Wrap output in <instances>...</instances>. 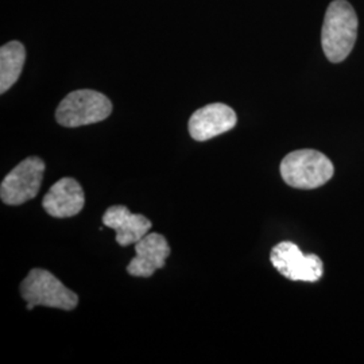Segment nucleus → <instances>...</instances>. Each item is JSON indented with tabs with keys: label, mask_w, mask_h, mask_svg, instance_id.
Segmentation results:
<instances>
[{
	"label": "nucleus",
	"mask_w": 364,
	"mask_h": 364,
	"mask_svg": "<svg viewBox=\"0 0 364 364\" xmlns=\"http://www.w3.org/2000/svg\"><path fill=\"white\" fill-rule=\"evenodd\" d=\"M358 37V15L347 0L328 6L321 31V43L331 63H341L352 52Z\"/></svg>",
	"instance_id": "obj_1"
},
{
	"label": "nucleus",
	"mask_w": 364,
	"mask_h": 364,
	"mask_svg": "<svg viewBox=\"0 0 364 364\" xmlns=\"http://www.w3.org/2000/svg\"><path fill=\"white\" fill-rule=\"evenodd\" d=\"M281 176L289 186L296 189H316L329 181L335 173L328 156L305 149L287 154L279 166Z\"/></svg>",
	"instance_id": "obj_2"
},
{
	"label": "nucleus",
	"mask_w": 364,
	"mask_h": 364,
	"mask_svg": "<svg viewBox=\"0 0 364 364\" xmlns=\"http://www.w3.org/2000/svg\"><path fill=\"white\" fill-rule=\"evenodd\" d=\"M21 296L27 302V311H33L36 306L73 311L78 305L77 294L43 269H33L27 274L21 284Z\"/></svg>",
	"instance_id": "obj_3"
},
{
	"label": "nucleus",
	"mask_w": 364,
	"mask_h": 364,
	"mask_svg": "<svg viewBox=\"0 0 364 364\" xmlns=\"http://www.w3.org/2000/svg\"><path fill=\"white\" fill-rule=\"evenodd\" d=\"M112 112L111 100L100 92H70L55 111L57 122L64 127H81L103 122Z\"/></svg>",
	"instance_id": "obj_4"
},
{
	"label": "nucleus",
	"mask_w": 364,
	"mask_h": 364,
	"mask_svg": "<svg viewBox=\"0 0 364 364\" xmlns=\"http://www.w3.org/2000/svg\"><path fill=\"white\" fill-rule=\"evenodd\" d=\"M39 156H28L16 165L1 182L0 197L7 205H22L38 195L45 173Z\"/></svg>",
	"instance_id": "obj_5"
},
{
	"label": "nucleus",
	"mask_w": 364,
	"mask_h": 364,
	"mask_svg": "<svg viewBox=\"0 0 364 364\" xmlns=\"http://www.w3.org/2000/svg\"><path fill=\"white\" fill-rule=\"evenodd\" d=\"M270 260L277 272L290 281L317 282L324 273L323 260L316 254L305 255L297 245L281 242L272 250Z\"/></svg>",
	"instance_id": "obj_6"
},
{
	"label": "nucleus",
	"mask_w": 364,
	"mask_h": 364,
	"mask_svg": "<svg viewBox=\"0 0 364 364\" xmlns=\"http://www.w3.org/2000/svg\"><path fill=\"white\" fill-rule=\"evenodd\" d=\"M237 117L234 109L223 103H213L197 109L189 119L188 129L197 142H205L236 126Z\"/></svg>",
	"instance_id": "obj_7"
},
{
	"label": "nucleus",
	"mask_w": 364,
	"mask_h": 364,
	"mask_svg": "<svg viewBox=\"0 0 364 364\" xmlns=\"http://www.w3.org/2000/svg\"><path fill=\"white\" fill-rule=\"evenodd\" d=\"M169 255V243L164 235L147 234L135 243V258L129 263L127 273L132 277L149 278L165 267Z\"/></svg>",
	"instance_id": "obj_8"
},
{
	"label": "nucleus",
	"mask_w": 364,
	"mask_h": 364,
	"mask_svg": "<svg viewBox=\"0 0 364 364\" xmlns=\"http://www.w3.org/2000/svg\"><path fill=\"white\" fill-rule=\"evenodd\" d=\"M85 204L84 191L75 178L65 177L55 182L42 200V207L48 215L57 219L73 218Z\"/></svg>",
	"instance_id": "obj_9"
},
{
	"label": "nucleus",
	"mask_w": 364,
	"mask_h": 364,
	"mask_svg": "<svg viewBox=\"0 0 364 364\" xmlns=\"http://www.w3.org/2000/svg\"><path fill=\"white\" fill-rule=\"evenodd\" d=\"M105 227L117 232L119 246L127 247L138 243L151 230V221L144 215H134L124 205H114L103 215Z\"/></svg>",
	"instance_id": "obj_10"
},
{
	"label": "nucleus",
	"mask_w": 364,
	"mask_h": 364,
	"mask_svg": "<svg viewBox=\"0 0 364 364\" xmlns=\"http://www.w3.org/2000/svg\"><path fill=\"white\" fill-rule=\"evenodd\" d=\"M26 61L25 46L13 41L1 46L0 49V93H6L22 73Z\"/></svg>",
	"instance_id": "obj_11"
}]
</instances>
